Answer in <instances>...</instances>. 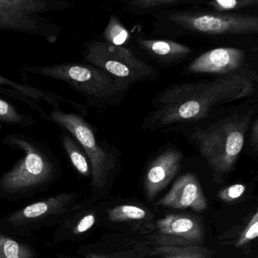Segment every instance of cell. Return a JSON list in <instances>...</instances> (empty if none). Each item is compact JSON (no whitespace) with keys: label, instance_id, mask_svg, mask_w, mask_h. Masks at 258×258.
<instances>
[{"label":"cell","instance_id":"5bb4252c","mask_svg":"<svg viewBox=\"0 0 258 258\" xmlns=\"http://www.w3.org/2000/svg\"><path fill=\"white\" fill-rule=\"evenodd\" d=\"M73 199L71 193H62L28 205L13 213L8 221L15 226L40 221L53 214L61 213Z\"/></svg>","mask_w":258,"mask_h":258},{"label":"cell","instance_id":"e0dca14e","mask_svg":"<svg viewBox=\"0 0 258 258\" xmlns=\"http://www.w3.org/2000/svg\"><path fill=\"white\" fill-rule=\"evenodd\" d=\"M37 124V120L32 115L20 111L14 104L0 96V125L28 128Z\"/></svg>","mask_w":258,"mask_h":258},{"label":"cell","instance_id":"30bf717a","mask_svg":"<svg viewBox=\"0 0 258 258\" xmlns=\"http://www.w3.org/2000/svg\"><path fill=\"white\" fill-rule=\"evenodd\" d=\"M158 241L161 245H199L203 242L202 223L188 214H170L158 220Z\"/></svg>","mask_w":258,"mask_h":258},{"label":"cell","instance_id":"7c38bea8","mask_svg":"<svg viewBox=\"0 0 258 258\" xmlns=\"http://www.w3.org/2000/svg\"><path fill=\"white\" fill-rule=\"evenodd\" d=\"M157 205L174 209H190L202 212L207 209L208 203L197 177L186 173L178 178L169 192L158 201Z\"/></svg>","mask_w":258,"mask_h":258},{"label":"cell","instance_id":"ba28073f","mask_svg":"<svg viewBox=\"0 0 258 258\" xmlns=\"http://www.w3.org/2000/svg\"><path fill=\"white\" fill-rule=\"evenodd\" d=\"M169 19L183 29L208 35H242L258 31V18L250 15L178 12L170 15Z\"/></svg>","mask_w":258,"mask_h":258},{"label":"cell","instance_id":"4fadbf2b","mask_svg":"<svg viewBox=\"0 0 258 258\" xmlns=\"http://www.w3.org/2000/svg\"><path fill=\"white\" fill-rule=\"evenodd\" d=\"M182 159L181 152L169 149L151 163L145 179V188L149 201L153 200L176 176L180 169Z\"/></svg>","mask_w":258,"mask_h":258},{"label":"cell","instance_id":"44dd1931","mask_svg":"<svg viewBox=\"0 0 258 258\" xmlns=\"http://www.w3.org/2000/svg\"><path fill=\"white\" fill-rule=\"evenodd\" d=\"M180 0H134L127 3V8L137 13H152L182 4Z\"/></svg>","mask_w":258,"mask_h":258},{"label":"cell","instance_id":"8992f818","mask_svg":"<svg viewBox=\"0 0 258 258\" xmlns=\"http://www.w3.org/2000/svg\"><path fill=\"white\" fill-rule=\"evenodd\" d=\"M82 56L86 62L93 64L131 87L141 81H155L158 70L139 59L125 46H113L93 39L84 44Z\"/></svg>","mask_w":258,"mask_h":258},{"label":"cell","instance_id":"3957f363","mask_svg":"<svg viewBox=\"0 0 258 258\" xmlns=\"http://www.w3.org/2000/svg\"><path fill=\"white\" fill-rule=\"evenodd\" d=\"M3 143L24 156L0 177V191L18 195L49 183L61 175L58 157L49 146L24 133H13L4 137Z\"/></svg>","mask_w":258,"mask_h":258},{"label":"cell","instance_id":"8fae6325","mask_svg":"<svg viewBox=\"0 0 258 258\" xmlns=\"http://www.w3.org/2000/svg\"><path fill=\"white\" fill-rule=\"evenodd\" d=\"M245 61V53L242 49L232 47L217 48L196 58L188 69L191 73L223 76L236 74L247 69Z\"/></svg>","mask_w":258,"mask_h":258},{"label":"cell","instance_id":"d6986e66","mask_svg":"<svg viewBox=\"0 0 258 258\" xmlns=\"http://www.w3.org/2000/svg\"><path fill=\"white\" fill-rule=\"evenodd\" d=\"M33 250L26 244L0 235V258H34Z\"/></svg>","mask_w":258,"mask_h":258},{"label":"cell","instance_id":"cb8c5ba5","mask_svg":"<svg viewBox=\"0 0 258 258\" xmlns=\"http://www.w3.org/2000/svg\"><path fill=\"white\" fill-rule=\"evenodd\" d=\"M258 236V213L256 212L252 217L251 220L243 231L240 238L236 243V247H242L252 240L255 239Z\"/></svg>","mask_w":258,"mask_h":258},{"label":"cell","instance_id":"277c9868","mask_svg":"<svg viewBox=\"0 0 258 258\" xmlns=\"http://www.w3.org/2000/svg\"><path fill=\"white\" fill-rule=\"evenodd\" d=\"M253 110L235 113L205 129H197L192 139L214 171L222 176L230 173L244 147Z\"/></svg>","mask_w":258,"mask_h":258},{"label":"cell","instance_id":"d4e9b609","mask_svg":"<svg viewBox=\"0 0 258 258\" xmlns=\"http://www.w3.org/2000/svg\"><path fill=\"white\" fill-rule=\"evenodd\" d=\"M96 222V217L94 214H86L75 223V226L72 228V234L74 235H79L88 232L93 228Z\"/></svg>","mask_w":258,"mask_h":258},{"label":"cell","instance_id":"2e32d148","mask_svg":"<svg viewBox=\"0 0 258 258\" xmlns=\"http://www.w3.org/2000/svg\"><path fill=\"white\" fill-rule=\"evenodd\" d=\"M61 148L74 168L84 176L91 175L90 161L83 148L72 135L62 131L60 137Z\"/></svg>","mask_w":258,"mask_h":258},{"label":"cell","instance_id":"ffe728a7","mask_svg":"<svg viewBox=\"0 0 258 258\" xmlns=\"http://www.w3.org/2000/svg\"><path fill=\"white\" fill-rule=\"evenodd\" d=\"M105 42L113 46H124L131 38L129 31L123 26L115 16H111L106 28L104 30Z\"/></svg>","mask_w":258,"mask_h":258},{"label":"cell","instance_id":"83f0119b","mask_svg":"<svg viewBox=\"0 0 258 258\" xmlns=\"http://www.w3.org/2000/svg\"><path fill=\"white\" fill-rule=\"evenodd\" d=\"M86 258H108L102 254L95 253H88L86 256Z\"/></svg>","mask_w":258,"mask_h":258},{"label":"cell","instance_id":"9a60e30c","mask_svg":"<svg viewBox=\"0 0 258 258\" xmlns=\"http://www.w3.org/2000/svg\"><path fill=\"white\" fill-rule=\"evenodd\" d=\"M137 42L143 50L164 62L180 61L192 52L191 48L171 40L139 39Z\"/></svg>","mask_w":258,"mask_h":258},{"label":"cell","instance_id":"6da1fadb","mask_svg":"<svg viewBox=\"0 0 258 258\" xmlns=\"http://www.w3.org/2000/svg\"><path fill=\"white\" fill-rule=\"evenodd\" d=\"M256 79V72L247 67L214 81L169 86L155 96L152 102L155 109L144 119L143 128L155 131L207 118L219 106L251 96Z\"/></svg>","mask_w":258,"mask_h":258},{"label":"cell","instance_id":"52a82bcc","mask_svg":"<svg viewBox=\"0 0 258 258\" xmlns=\"http://www.w3.org/2000/svg\"><path fill=\"white\" fill-rule=\"evenodd\" d=\"M49 121L69 133L79 143L90 161L92 185L96 188H103L114 170L115 158L108 146L98 141L92 125L81 114L61 110H52L49 114Z\"/></svg>","mask_w":258,"mask_h":258},{"label":"cell","instance_id":"7a4b0ae2","mask_svg":"<svg viewBox=\"0 0 258 258\" xmlns=\"http://www.w3.org/2000/svg\"><path fill=\"white\" fill-rule=\"evenodd\" d=\"M21 72L64 83L82 96L88 106L98 111L115 105L130 88L112 75L87 62L72 61L49 66H25Z\"/></svg>","mask_w":258,"mask_h":258},{"label":"cell","instance_id":"7402d4cb","mask_svg":"<svg viewBox=\"0 0 258 258\" xmlns=\"http://www.w3.org/2000/svg\"><path fill=\"white\" fill-rule=\"evenodd\" d=\"M146 217V211L134 205H120L111 208L108 212V219L112 222L142 220Z\"/></svg>","mask_w":258,"mask_h":258},{"label":"cell","instance_id":"484cf974","mask_svg":"<svg viewBox=\"0 0 258 258\" xmlns=\"http://www.w3.org/2000/svg\"><path fill=\"white\" fill-rule=\"evenodd\" d=\"M245 189V186L243 184H234L222 190L219 193V197L224 202H231L241 197Z\"/></svg>","mask_w":258,"mask_h":258},{"label":"cell","instance_id":"603a6c76","mask_svg":"<svg viewBox=\"0 0 258 258\" xmlns=\"http://www.w3.org/2000/svg\"><path fill=\"white\" fill-rule=\"evenodd\" d=\"M257 0H216L209 3L210 7L217 13H232V12L257 5Z\"/></svg>","mask_w":258,"mask_h":258},{"label":"cell","instance_id":"4316f807","mask_svg":"<svg viewBox=\"0 0 258 258\" xmlns=\"http://www.w3.org/2000/svg\"><path fill=\"white\" fill-rule=\"evenodd\" d=\"M250 143L251 146L254 148L255 150L257 149L258 145V120H255L251 126L250 133Z\"/></svg>","mask_w":258,"mask_h":258},{"label":"cell","instance_id":"ac0fdd59","mask_svg":"<svg viewBox=\"0 0 258 258\" xmlns=\"http://www.w3.org/2000/svg\"><path fill=\"white\" fill-rule=\"evenodd\" d=\"M153 254L161 258H212L211 250L200 245H161Z\"/></svg>","mask_w":258,"mask_h":258},{"label":"cell","instance_id":"9c48e42d","mask_svg":"<svg viewBox=\"0 0 258 258\" xmlns=\"http://www.w3.org/2000/svg\"><path fill=\"white\" fill-rule=\"evenodd\" d=\"M0 96L14 99L25 104L32 110L37 111L42 118L49 121V114L40 106L44 102L52 110H61V105L69 104L80 114H87V108L84 105L73 102L66 96L49 90H42L31 84L19 82L4 76L0 73Z\"/></svg>","mask_w":258,"mask_h":258},{"label":"cell","instance_id":"5b68a950","mask_svg":"<svg viewBox=\"0 0 258 258\" xmlns=\"http://www.w3.org/2000/svg\"><path fill=\"white\" fill-rule=\"evenodd\" d=\"M74 7L64 0H0V31L35 36L54 44L62 35V28L43 15Z\"/></svg>","mask_w":258,"mask_h":258}]
</instances>
